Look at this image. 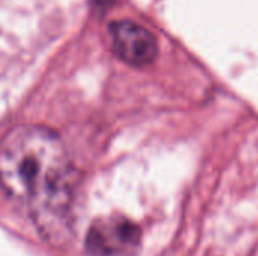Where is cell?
Masks as SVG:
<instances>
[{
  "mask_svg": "<svg viewBox=\"0 0 258 256\" xmlns=\"http://www.w3.org/2000/svg\"><path fill=\"white\" fill-rule=\"evenodd\" d=\"M74 169L62 139L42 125H18L0 139V189L51 243L65 241Z\"/></svg>",
  "mask_w": 258,
  "mask_h": 256,
  "instance_id": "cell-1",
  "label": "cell"
},
{
  "mask_svg": "<svg viewBox=\"0 0 258 256\" xmlns=\"http://www.w3.org/2000/svg\"><path fill=\"white\" fill-rule=\"evenodd\" d=\"M141 244L139 228L122 217L95 220L86 234V252L91 256H132Z\"/></svg>",
  "mask_w": 258,
  "mask_h": 256,
  "instance_id": "cell-2",
  "label": "cell"
},
{
  "mask_svg": "<svg viewBox=\"0 0 258 256\" xmlns=\"http://www.w3.org/2000/svg\"><path fill=\"white\" fill-rule=\"evenodd\" d=\"M107 33L115 54L130 65H148L159 53L156 36L147 27L132 20L110 23Z\"/></svg>",
  "mask_w": 258,
  "mask_h": 256,
  "instance_id": "cell-3",
  "label": "cell"
}]
</instances>
